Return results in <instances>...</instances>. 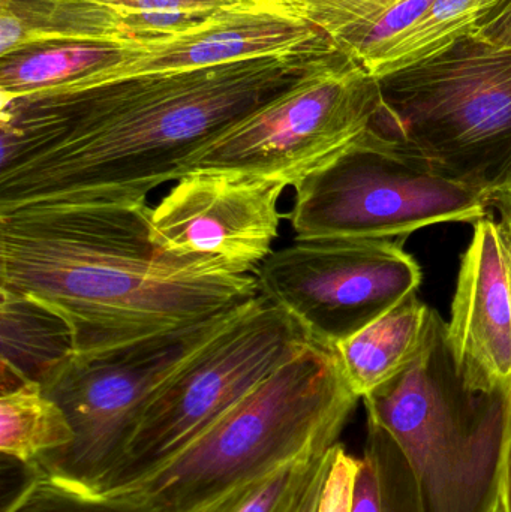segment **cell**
<instances>
[{"label":"cell","instance_id":"obj_24","mask_svg":"<svg viewBox=\"0 0 511 512\" xmlns=\"http://www.w3.org/2000/svg\"><path fill=\"white\" fill-rule=\"evenodd\" d=\"M357 468L359 457L348 453L344 445L338 444L327 472L318 512H351Z\"/></svg>","mask_w":511,"mask_h":512},{"label":"cell","instance_id":"obj_4","mask_svg":"<svg viewBox=\"0 0 511 512\" xmlns=\"http://www.w3.org/2000/svg\"><path fill=\"white\" fill-rule=\"evenodd\" d=\"M368 423L398 448L417 512H491L500 498L510 390H471L456 367L447 321L432 309L419 352L363 399Z\"/></svg>","mask_w":511,"mask_h":512},{"label":"cell","instance_id":"obj_8","mask_svg":"<svg viewBox=\"0 0 511 512\" xmlns=\"http://www.w3.org/2000/svg\"><path fill=\"white\" fill-rule=\"evenodd\" d=\"M296 240L405 239L437 224H476L489 203L380 129L294 186Z\"/></svg>","mask_w":511,"mask_h":512},{"label":"cell","instance_id":"obj_5","mask_svg":"<svg viewBox=\"0 0 511 512\" xmlns=\"http://www.w3.org/2000/svg\"><path fill=\"white\" fill-rule=\"evenodd\" d=\"M378 81L386 137L489 206L511 194V48L471 33Z\"/></svg>","mask_w":511,"mask_h":512},{"label":"cell","instance_id":"obj_25","mask_svg":"<svg viewBox=\"0 0 511 512\" xmlns=\"http://www.w3.org/2000/svg\"><path fill=\"white\" fill-rule=\"evenodd\" d=\"M129 14L212 15L240 0H89Z\"/></svg>","mask_w":511,"mask_h":512},{"label":"cell","instance_id":"obj_20","mask_svg":"<svg viewBox=\"0 0 511 512\" xmlns=\"http://www.w3.org/2000/svg\"><path fill=\"white\" fill-rule=\"evenodd\" d=\"M330 450L285 463L233 487L195 512H294L315 469Z\"/></svg>","mask_w":511,"mask_h":512},{"label":"cell","instance_id":"obj_9","mask_svg":"<svg viewBox=\"0 0 511 512\" xmlns=\"http://www.w3.org/2000/svg\"><path fill=\"white\" fill-rule=\"evenodd\" d=\"M312 340L287 310L258 295L153 397L116 468L93 495L125 489L170 462Z\"/></svg>","mask_w":511,"mask_h":512},{"label":"cell","instance_id":"obj_3","mask_svg":"<svg viewBox=\"0 0 511 512\" xmlns=\"http://www.w3.org/2000/svg\"><path fill=\"white\" fill-rule=\"evenodd\" d=\"M359 397L335 346L314 339L128 496L155 512H195L233 487L339 444Z\"/></svg>","mask_w":511,"mask_h":512},{"label":"cell","instance_id":"obj_23","mask_svg":"<svg viewBox=\"0 0 511 512\" xmlns=\"http://www.w3.org/2000/svg\"><path fill=\"white\" fill-rule=\"evenodd\" d=\"M366 445L380 466L384 512H417L410 472L392 439L374 424H368Z\"/></svg>","mask_w":511,"mask_h":512},{"label":"cell","instance_id":"obj_28","mask_svg":"<svg viewBox=\"0 0 511 512\" xmlns=\"http://www.w3.org/2000/svg\"><path fill=\"white\" fill-rule=\"evenodd\" d=\"M473 33L489 44L511 48V6L506 11L483 20Z\"/></svg>","mask_w":511,"mask_h":512},{"label":"cell","instance_id":"obj_30","mask_svg":"<svg viewBox=\"0 0 511 512\" xmlns=\"http://www.w3.org/2000/svg\"><path fill=\"white\" fill-rule=\"evenodd\" d=\"M500 212V225L503 230L504 236H506L507 242L511 246V194L501 198L500 201L494 204Z\"/></svg>","mask_w":511,"mask_h":512},{"label":"cell","instance_id":"obj_32","mask_svg":"<svg viewBox=\"0 0 511 512\" xmlns=\"http://www.w3.org/2000/svg\"><path fill=\"white\" fill-rule=\"evenodd\" d=\"M491 512H506L504 511V504L503 499H501V492H500V498H498L497 504H495L494 510Z\"/></svg>","mask_w":511,"mask_h":512},{"label":"cell","instance_id":"obj_21","mask_svg":"<svg viewBox=\"0 0 511 512\" xmlns=\"http://www.w3.org/2000/svg\"><path fill=\"white\" fill-rule=\"evenodd\" d=\"M3 512H155L128 496L78 492L32 475Z\"/></svg>","mask_w":511,"mask_h":512},{"label":"cell","instance_id":"obj_2","mask_svg":"<svg viewBox=\"0 0 511 512\" xmlns=\"http://www.w3.org/2000/svg\"><path fill=\"white\" fill-rule=\"evenodd\" d=\"M143 203L36 206L0 213V291L62 319L72 355L93 357L255 300V270L153 242Z\"/></svg>","mask_w":511,"mask_h":512},{"label":"cell","instance_id":"obj_7","mask_svg":"<svg viewBox=\"0 0 511 512\" xmlns=\"http://www.w3.org/2000/svg\"><path fill=\"white\" fill-rule=\"evenodd\" d=\"M252 301L125 348L86 358L71 355L42 387L68 415L75 439L33 466L32 475L78 492H98L153 397Z\"/></svg>","mask_w":511,"mask_h":512},{"label":"cell","instance_id":"obj_11","mask_svg":"<svg viewBox=\"0 0 511 512\" xmlns=\"http://www.w3.org/2000/svg\"><path fill=\"white\" fill-rule=\"evenodd\" d=\"M287 188L233 171L186 174L150 210L153 242L173 254L215 256L257 270L278 239V204Z\"/></svg>","mask_w":511,"mask_h":512},{"label":"cell","instance_id":"obj_1","mask_svg":"<svg viewBox=\"0 0 511 512\" xmlns=\"http://www.w3.org/2000/svg\"><path fill=\"white\" fill-rule=\"evenodd\" d=\"M338 50L317 48L192 71L138 75L0 108V213L143 203L228 126Z\"/></svg>","mask_w":511,"mask_h":512},{"label":"cell","instance_id":"obj_18","mask_svg":"<svg viewBox=\"0 0 511 512\" xmlns=\"http://www.w3.org/2000/svg\"><path fill=\"white\" fill-rule=\"evenodd\" d=\"M75 433L62 406L38 382L2 387L0 451L32 469L42 459L69 447Z\"/></svg>","mask_w":511,"mask_h":512},{"label":"cell","instance_id":"obj_29","mask_svg":"<svg viewBox=\"0 0 511 512\" xmlns=\"http://www.w3.org/2000/svg\"><path fill=\"white\" fill-rule=\"evenodd\" d=\"M501 499L504 511L511 512V424L507 438L506 453H504L503 475H501Z\"/></svg>","mask_w":511,"mask_h":512},{"label":"cell","instance_id":"obj_13","mask_svg":"<svg viewBox=\"0 0 511 512\" xmlns=\"http://www.w3.org/2000/svg\"><path fill=\"white\" fill-rule=\"evenodd\" d=\"M447 336L468 388H511V246L500 222L474 224L462 255Z\"/></svg>","mask_w":511,"mask_h":512},{"label":"cell","instance_id":"obj_19","mask_svg":"<svg viewBox=\"0 0 511 512\" xmlns=\"http://www.w3.org/2000/svg\"><path fill=\"white\" fill-rule=\"evenodd\" d=\"M498 2L500 0H432L426 11L399 33L366 69L381 78L431 59L453 42L471 35Z\"/></svg>","mask_w":511,"mask_h":512},{"label":"cell","instance_id":"obj_15","mask_svg":"<svg viewBox=\"0 0 511 512\" xmlns=\"http://www.w3.org/2000/svg\"><path fill=\"white\" fill-rule=\"evenodd\" d=\"M147 45L116 42L47 41L0 56L2 104L36 93L68 89L129 59Z\"/></svg>","mask_w":511,"mask_h":512},{"label":"cell","instance_id":"obj_27","mask_svg":"<svg viewBox=\"0 0 511 512\" xmlns=\"http://www.w3.org/2000/svg\"><path fill=\"white\" fill-rule=\"evenodd\" d=\"M341 444V442H339ZM338 445L332 448L326 456L321 460L320 465L315 469L314 475L309 480L299 504H297L294 512H318L320 508L321 493H323L324 483H326L327 472H329L330 465H332L333 456Z\"/></svg>","mask_w":511,"mask_h":512},{"label":"cell","instance_id":"obj_31","mask_svg":"<svg viewBox=\"0 0 511 512\" xmlns=\"http://www.w3.org/2000/svg\"><path fill=\"white\" fill-rule=\"evenodd\" d=\"M510 6L511 0H500V2L497 3V6H495V8L492 9V11L489 12V14L486 15V17L483 18V20H486V18L494 17V15L500 14V12L506 11V9L510 8ZM482 21H480V23H482Z\"/></svg>","mask_w":511,"mask_h":512},{"label":"cell","instance_id":"obj_6","mask_svg":"<svg viewBox=\"0 0 511 512\" xmlns=\"http://www.w3.org/2000/svg\"><path fill=\"white\" fill-rule=\"evenodd\" d=\"M380 81L335 50L284 92L207 141L186 161L197 171H233L299 185L380 129Z\"/></svg>","mask_w":511,"mask_h":512},{"label":"cell","instance_id":"obj_10","mask_svg":"<svg viewBox=\"0 0 511 512\" xmlns=\"http://www.w3.org/2000/svg\"><path fill=\"white\" fill-rule=\"evenodd\" d=\"M258 292L327 345L347 340L416 292L422 270L395 240H296L257 270Z\"/></svg>","mask_w":511,"mask_h":512},{"label":"cell","instance_id":"obj_26","mask_svg":"<svg viewBox=\"0 0 511 512\" xmlns=\"http://www.w3.org/2000/svg\"><path fill=\"white\" fill-rule=\"evenodd\" d=\"M351 512H384L380 466L374 451L365 444L354 481Z\"/></svg>","mask_w":511,"mask_h":512},{"label":"cell","instance_id":"obj_22","mask_svg":"<svg viewBox=\"0 0 511 512\" xmlns=\"http://www.w3.org/2000/svg\"><path fill=\"white\" fill-rule=\"evenodd\" d=\"M291 8L324 33L336 48L381 15L407 0H287Z\"/></svg>","mask_w":511,"mask_h":512},{"label":"cell","instance_id":"obj_12","mask_svg":"<svg viewBox=\"0 0 511 512\" xmlns=\"http://www.w3.org/2000/svg\"><path fill=\"white\" fill-rule=\"evenodd\" d=\"M326 47L335 45L300 17L287 0H240L209 15L188 32L147 45L135 59L53 92H74L138 75L213 68Z\"/></svg>","mask_w":511,"mask_h":512},{"label":"cell","instance_id":"obj_14","mask_svg":"<svg viewBox=\"0 0 511 512\" xmlns=\"http://www.w3.org/2000/svg\"><path fill=\"white\" fill-rule=\"evenodd\" d=\"M431 307L408 294L359 333L336 343L342 372L360 400L395 378L419 352L431 319Z\"/></svg>","mask_w":511,"mask_h":512},{"label":"cell","instance_id":"obj_17","mask_svg":"<svg viewBox=\"0 0 511 512\" xmlns=\"http://www.w3.org/2000/svg\"><path fill=\"white\" fill-rule=\"evenodd\" d=\"M2 387L21 381L44 385L72 355L62 319L27 298L0 291Z\"/></svg>","mask_w":511,"mask_h":512},{"label":"cell","instance_id":"obj_16","mask_svg":"<svg viewBox=\"0 0 511 512\" xmlns=\"http://www.w3.org/2000/svg\"><path fill=\"white\" fill-rule=\"evenodd\" d=\"M47 41L135 44L129 14L89 0H0V56Z\"/></svg>","mask_w":511,"mask_h":512}]
</instances>
